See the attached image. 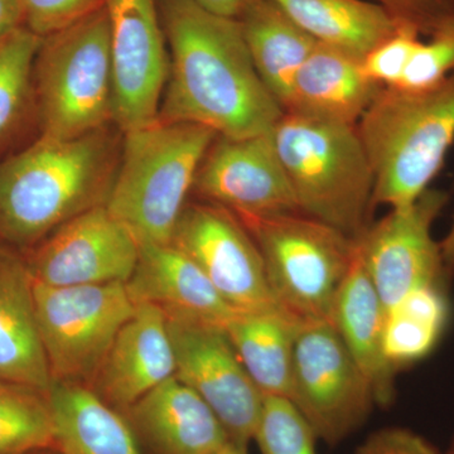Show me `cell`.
<instances>
[{
    "label": "cell",
    "instance_id": "obj_33",
    "mask_svg": "<svg viewBox=\"0 0 454 454\" xmlns=\"http://www.w3.org/2000/svg\"><path fill=\"white\" fill-rule=\"evenodd\" d=\"M384 8L399 25L429 35L454 18V0H370Z\"/></svg>",
    "mask_w": 454,
    "mask_h": 454
},
{
    "label": "cell",
    "instance_id": "obj_14",
    "mask_svg": "<svg viewBox=\"0 0 454 454\" xmlns=\"http://www.w3.org/2000/svg\"><path fill=\"white\" fill-rule=\"evenodd\" d=\"M140 244L106 205L77 215L26 253L35 283L50 286L127 284Z\"/></svg>",
    "mask_w": 454,
    "mask_h": 454
},
{
    "label": "cell",
    "instance_id": "obj_19",
    "mask_svg": "<svg viewBox=\"0 0 454 454\" xmlns=\"http://www.w3.org/2000/svg\"><path fill=\"white\" fill-rule=\"evenodd\" d=\"M0 379L50 393L52 379L42 348L35 279L25 253L0 241Z\"/></svg>",
    "mask_w": 454,
    "mask_h": 454
},
{
    "label": "cell",
    "instance_id": "obj_38",
    "mask_svg": "<svg viewBox=\"0 0 454 454\" xmlns=\"http://www.w3.org/2000/svg\"><path fill=\"white\" fill-rule=\"evenodd\" d=\"M216 454H247V448L238 446L230 441Z\"/></svg>",
    "mask_w": 454,
    "mask_h": 454
},
{
    "label": "cell",
    "instance_id": "obj_21",
    "mask_svg": "<svg viewBox=\"0 0 454 454\" xmlns=\"http://www.w3.org/2000/svg\"><path fill=\"white\" fill-rule=\"evenodd\" d=\"M385 316L387 310L356 243L354 262L334 298L331 324L369 381L376 405L381 408L393 403L397 372L385 355Z\"/></svg>",
    "mask_w": 454,
    "mask_h": 454
},
{
    "label": "cell",
    "instance_id": "obj_27",
    "mask_svg": "<svg viewBox=\"0 0 454 454\" xmlns=\"http://www.w3.org/2000/svg\"><path fill=\"white\" fill-rule=\"evenodd\" d=\"M56 450L49 394L0 379V454Z\"/></svg>",
    "mask_w": 454,
    "mask_h": 454
},
{
    "label": "cell",
    "instance_id": "obj_20",
    "mask_svg": "<svg viewBox=\"0 0 454 454\" xmlns=\"http://www.w3.org/2000/svg\"><path fill=\"white\" fill-rule=\"evenodd\" d=\"M381 89L364 71L363 59L318 43L295 74L284 113L357 125Z\"/></svg>",
    "mask_w": 454,
    "mask_h": 454
},
{
    "label": "cell",
    "instance_id": "obj_17",
    "mask_svg": "<svg viewBox=\"0 0 454 454\" xmlns=\"http://www.w3.org/2000/svg\"><path fill=\"white\" fill-rule=\"evenodd\" d=\"M139 244L136 270L125 284L134 304L158 307L167 318L225 327L236 309L192 259L172 244Z\"/></svg>",
    "mask_w": 454,
    "mask_h": 454
},
{
    "label": "cell",
    "instance_id": "obj_23",
    "mask_svg": "<svg viewBox=\"0 0 454 454\" xmlns=\"http://www.w3.org/2000/svg\"><path fill=\"white\" fill-rule=\"evenodd\" d=\"M298 324L280 309L236 310L223 330L264 396L289 399Z\"/></svg>",
    "mask_w": 454,
    "mask_h": 454
},
{
    "label": "cell",
    "instance_id": "obj_12",
    "mask_svg": "<svg viewBox=\"0 0 454 454\" xmlns=\"http://www.w3.org/2000/svg\"><path fill=\"white\" fill-rule=\"evenodd\" d=\"M113 62V122L121 134L158 121L169 73L157 0H104Z\"/></svg>",
    "mask_w": 454,
    "mask_h": 454
},
{
    "label": "cell",
    "instance_id": "obj_7",
    "mask_svg": "<svg viewBox=\"0 0 454 454\" xmlns=\"http://www.w3.org/2000/svg\"><path fill=\"white\" fill-rule=\"evenodd\" d=\"M240 220L262 254L280 309L298 324L331 322L334 298L354 262L356 240L301 212Z\"/></svg>",
    "mask_w": 454,
    "mask_h": 454
},
{
    "label": "cell",
    "instance_id": "obj_26",
    "mask_svg": "<svg viewBox=\"0 0 454 454\" xmlns=\"http://www.w3.org/2000/svg\"><path fill=\"white\" fill-rule=\"evenodd\" d=\"M444 286L438 283L417 289L387 310L385 355L396 372L428 356L444 333L450 317Z\"/></svg>",
    "mask_w": 454,
    "mask_h": 454
},
{
    "label": "cell",
    "instance_id": "obj_29",
    "mask_svg": "<svg viewBox=\"0 0 454 454\" xmlns=\"http://www.w3.org/2000/svg\"><path fill=\"white\" fill-rule=\"evenodd\" d=\"M254 441L260 454H317L318 439L288 399L264 396Z\"/></svg>",
    "mask_w": 454,
    "mask_h": 454
},
{
    "label": "cell",
    "instance_id": "obj_8",
    "mask_svg": "<svg viewBox=\"0 0 454 454\" xmlns=\"http://www.w3.org/2000/svg\"><path fill=\"white\" fill-rule=\"evenodd\" d=\"M35 306L52 382L86 387L137 307L122 283L50 286L35 282Z\"/></svg>",
    "mask_w": 454,
    "mask_h": 454
},
{
    "label": "cell",
    "instance_id": "obj_28",
    "mask_svg": "<svg viewBox=\"0 0 454 454\" xmlns=\"http://www.w3.org/2000/svg\"><path fill=\"white\" fill-rule=\"evenodd\" d=\"M42 37L27 27L0 43V145L16 131L35 100V64Z\"/></svg>",
    "mask_w": 454,
    "mask_h": 454
},
{
    "label": "cell",
    "instance_id": "obj_10",
    "mask_svg": "<svg viewBox=\"0 0 454 454\" xmlns=\"http://www.w3.org/2000/svg\"><path fill=\"white\" fill-rule=\"evenodd\" d=\"M450 201L443 190L424 191L411 205L391 208L356 239L358 253L385 310L411 292L448 279L432 226Z\"/></svg>",
    "mask_w": 454,
    "mask_h": 454
},
{
    "label": "cell",
    "instance_id": "obj_2",
    "mask_svg": "<svg viewBox=\"0 0 454 454\" xmlns=\"http://www.w3.org/2000/svg\"><path fill=\"white\" fill-rule=\"evenodd\" d=\"M121 153L106 127L74 139L41 136L0 163V241L28 253L77 215L106 205Z\"/></svg>",
    "mask_w": 454,
    "mask_h": 454
},
{
    "label": "cell",
    "instance_id": "obj_4",
    "mask_svg": "<svg viewBox=\"0 0 454 454\" xmlns=\"http://www.w3.org/2000/svg\"><path fill=\"white\" fill-rule=\"evenodd\" d=\"M270 134L301 214L360 238L372 225L375 177L356 125L283 113Z\"/></svg>",
    "mask_w": 454,
    "mask_h": 454
},
{
    "label": "cell",
    "instance_id": "obj_1",
    "mask_svg": "<svg viewBox=\"0 0 454 454\" xmlns=\"http://www.w3.org/2000/svg\"><path fill=\"white\" fill-rule=\"evenodd\" d=\"M169 73L158 119L190 122L227 138L273 129L282 106L260 79L240 22L192 0H163Z\"/></svg>",
    "mask_w": 454,
    "mask_h": 454
},
{
    "label": "cell",
    "instance_id": "obj_15",
    "mask_svg": "<svg viewBox=\"0 0 454 454\" xmlns=\"http://www.w3.org/2000/svg\"><path fill=\"white\" fill-rule=\"evenodd\" d=\"M192 190L202 201L240 219L301 212L270 131L247 138L217 136L197 170Z\"/></svg>",
    "mask_w": 454,
    "mask_h": 454
},
{
    "label": "cell",
    "instance_id": "obj_5",
    "mask_svg": "<svg viewBox=\"0 0 454 454\" xmlns=\"http://www.w3.org/2000/svg\"><path fill=\"white\" fill-rule=\"evenodd\" d=\"M122 136L106 208L139 243L170 244L197 170L217 134L202 125L158 119Z\"/></svg>",
    "mask_w": 454,
    "mask_h": 454
},
{
    "label": "cell",
    "instance_id": "obj_34",
    "mask_svg": "<svg viewBox=\"0 0 454 454\" xmlns=\"http://www.w3.org/2000/svg\"><path fill=\"white\" fill-rule=\"evenodd\" d=\"M355 454H444L413 430L389 427L372 433Z\"/></svg>",
    "mask_w": 454,
    "mask_h": 454
},
{
    "label": "cell",
    "instance_id": "obj_37",
    "mask_svg": "<svg viewBox=\"0 0 454 454\" xmlns=\"http://www.w3.org/2000/svg\"><path fill=\"white\" fill-rule=\"evenodd\" d=\"M439 245H441L442 258H443L447 276L450 278L454 274V217L446 238Z\"/></svg>",
    "mask_w": 454,
    "mask_h": 454
},
{
    "label": "cell",
    "instance_id": "obj_16",
    "mask_svg": "<svg viewBox=\"0 0 454 454\" xmlns=\"http://www.w3.org/2000/svg\"><path fill=\"white\" fill-rule=\"evenodd\" d=\"M136 306L89 387L119 413L176 373L166 316L152 304Z\"/></svg>",
    "mask_w": 454,
    "mask_h": 454
},
{
    "label": "cell",
    "instance_id": "obj_31",
    "mask_svg": "<svg viewBox=\"0 0 454 454\" xmlns=\"http://www.w3.org/2000/svg\"><path fill=\"white\" fill-rule=\"evenodd\" d=\"M422 41L414 27L400 25L363 59L364 71L382 88H396Z\"/></svg>",
    "mask_w": 454,
    "mask_h": 454
},
{
    "label": "cell",
    "instance_id": "obj_39",
    "mask_svg": "<svg viewBox=\"0 0 454 454\" xmlns=\"http://www.w3.org/2000/svg\"><path fill=\"white\" fill-rule=\"evenodd\" d=\"M31 454H59L57 452V450H38V452L31 453Z\"/></svg>",
    "mask_w": 454,
    "mask_h": 454
},
{
    "label": "cell",
    "instance_id": "obj_22",
    "mask_svg": "<svg viewBox=\"0 0 454 454\" xmlns=\"http://www.w3.org/2000/svg\"><path fill=\"white\" fill-rule=\"evenodd\" d=\"M49 397L59 454H143L124 415L86 385L52 382Z\"/></svg>",
    "mask_w": 454,
    "mask_h": 454
},
{
    "label": "cell",
    "instance_id": "obj_35",
    "mask_svg": "<svg viewBox=\"0 0 454 454\" xmlns=\"http://www.w3.org/2000/svg\"><path fill=\"white\" fill-rule=\"evenodd\" d=\"M22 27H26L22 0H0V43Z\"/></svg>",
    "mask_w": 454,
    "mask_h": 454
},
{
    "label": "cell",
    "instance_id": "obj_3",
    "mask_svg": "<svg viewBox=\"0 0 454 454\" xmlns=\"http://www.w3.org/2000/svg\"><path fill=\"white\" fill-rule=\"evenodd\" d=\"M356 127L375 177L373 206L411 205L437 177L454 142V73L418 91L382 88Z\"/></svg>",
    "mask_w": 454,
    "mask_h": 454
},
{
    "label": "cell",
    "instance_id": "obj_30",
    "mask_svg": "<svg viewBox=\"0 0 454 454\" xmlns=\"http://www.w3.org/2000/svg\"><path fill=\"white\" fill-rule=\"evenodd\" d=\"M428 37L420 42L397 89L418 91L433 88L454 73V18Z\"/></svg>",
    "mask_w": 454,
    "mask_h": 454
},
{
    "label": "cell",
    "instance_id": "obj_24",
    "mask_svg": "<svg viewBox=\"0 0 454 454\" xmlns=\"http://www.w3.org/2000/svg\"><path fill=\"white\" fill-rule=\"evenodd\" d=\"M239 22L260 79L284 110L295 74L318 42L271 0H252Z\"/></svg>",
    "mask_w": 454,
    "mask_h": 454
},
{
    "label": "cell",
    "instance_id": "obj_40",
    "mask_svg": "<svg viewBox=\"0 0 454 454\" xmlns=\"http://www.w3.org/2000/svg\"><path fill=\"white\" fill-rule=\"evenodd\" d=\"M444 454H454V439L452 444H450V450H448V452Z\"/></svg>",
    "mask_w": 454,
    "mask_h": 454
},
{
    "label": "cell",
    "instance_id": "obj_11",
    "mask_svg": "<svg viewBox=\"0 0 454 454\" xmlns=\"http://www.w3.org/2000/svg\"><path fill=\"white\" fill-rule=\"evenodd\" d=\"M167 318V317H166ZM176 378L210 406L232 443L254 441L264 395L239 360L223 327L167 318Z\"/></svg>",
    "mask_w": 454,
    "mask_h": 454
},
{
    "label": "cell",
    "instance_id": "obj_25",
    "mask_svg": "<svg viewBox=\"0 0 454 454\" xmlns=\"http://www.w3.org/2000/svg\"><path fill=\"white\" fill-rule=\"evenodd\" d=\"M318 43L364 59L399 23L370 0H271Z\"/></svg>",
    "mask_w": 454,
    "mask_h": 454
},
{
    "label": "cell",
    "instance_id": "obj_36",
    "mask_svg": "<svg viewBox=\"0 0 454 454\" xmlns=\"http://www.w3.org/2000/svg\"><path fill=\"white\" fill-rule=\"evenodd\" d=\"M192 2L210 13L239 20L252 0H192Z\"/></svg>",
    "mask_w": 454,
    "mask_h": 454
},
{
    "label": "cell",
    "instance_id": "obj_32",
    "mask_svg": "<svg viewBox=\"0 0 454 454\" xmlns=\"http://www.w3.org/2000/svg\"><path fill=\"white\" fill-rule=\"evenodd\" d=\"M26 27L46 37L104 5V0H22Z\"/></svg>",
    "mask_w": 454,
    "mask_h": 454
},
{
    "label": "cell",
    "instance_id": "obj_13",
    "mask_svg": "<svg viewBox=\"0 0 454 454\" xmlns=\"http://www.w3.org/2000/svg\"><path fill=\"white\" fill-rule=\"evenodd\" d=\"M170 244L201 268L232 309H280L262 254L234 212L206 201L186 205Z\"/></svg>",
    "mask_w": 454,
    "mask_h": 454
},
{
    "label": "cell",
    "instance_id": "obj_6",
    "mask_svg": "<svg viewBox=\"0 0 454 454\" xmlns=\"http://www.w3.org/2000/svg\"><path fill=\"white\" fill-rule=\"evenodd\" d=\"M33 82L42 136L79 138L113 122V62L106 5L42 37Z\"/></svg>",
    "mask_w": 454,
    "mask_h": 454
},
{
    "label": "cell",
    "instance_id": "obj_18",
    "mask_svg": "<svg viewBox=\"0 0 454 454\" xmlns=\"http://www.w3.org/2000/svg\"><path fill=\"white\" fill-rule=\"evenodd\" d=\"M121 414L151 454H216L230 442L210 406L176 375Z\"/></svg>",
    "mask_w": 454,
    "mask_h": 454
},
{
    "label": "cell",
    "instance_id": "obj_9",
    "mask_svg": "<svg viewBox=\"0 0 454 454\" xmlns=\"http://www.w3.org/2000/svg\"><path fill=\"white\" fill-rule=\"evenodd\" d=\"M288 400L317 439L333 447L360 429L376 405L369 381L331 322L298 327Z\"/></svg>",
    "mask_w": 454,
    "mask_h": 454
}]
</instances>
